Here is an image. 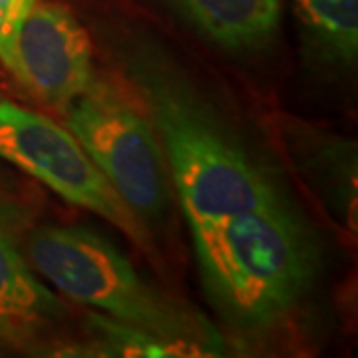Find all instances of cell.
Instances as JSON below:
<instances>
[{
  "label": "cell",
  "instance_id": "1",
  "mask_svg": "<svg viewBox=\"0 0 358 358\" xmlns=\"http://www.w3.org/2000/svg\"><path fill=\"white\" fill-rule=\"evenodd\" d=\"M128 62L189 229L285 197L271 169L173 66L152 50H138Z\"/></svg>",
  "mask_w": 358,
  "mask_h": 358
},
{
  "label": "cell",
  "instance_id": "2",
  "mask_svg": "<svg viewBox=\"0 0 358 358\" xmlns=\"http://www.w3.org/2000/svg\"><path fill=\"white\" fill-rule=\"evenodd\" d=\"M192 237L207 301L243 336L281 324L319 275V239L287 197L193 227Z\"/></svg>",
  "mask_w": 358,
  "mask_h": 358
},
{
  "label": "cell",
  "instance_id": "3",
  "mask_svg": "<svg viewBox=\"0 0 358 358\" xmlns=\"http://www.w3.org/2000/svg\"><path fill=\"white\" fill-rule=\"evenodd\" d=\"M26 261L66 299L187 346L195 357L227 355L225 336L199 308L148 282L102 233L74 225L32 231Z\"/></svg>",
  "mask_w": 358,
  "mask_h": 358
},
{
  "label": "cell",
  "instance_id": "4",
  "mask_svg": "<svg viewBox=\"0 0 358 358\" xmlns=\"http://www.w3.org/2000/svg\"><path fill=\"white\" fill-rule=\"evenodd\" d=\"M62 114L66 128L129 209L148 227L164 217L171 193L152 122L120 90L96 78Z\"/></svg>",
  "mask_w": 358,
  "mask_h": 358
},
{
  "label": "cell",
  "instance_id": "5",
  "mask_svg": "<svg viewBox=\"0 0 358 358\" xmlns=\"http://www.w3.org/2000/svg\"><path fill=\"white\" fill-rule=\"evenodd\" d=\"M0 159L42 181L68 203L100 215L143 251L154 253V237L68 128L48 115L0 100Z\"/></svg>",
  "mask_w": 358,
  "mask_h": 358
},
{
  "label": "cell",
  "instance_id": "6",
  "mask_svg": "<svg viewBox=\"0 0 358 358\" xmlns=\"http://www.w3.org/2000/svg\"><path fill=\"white\" fill-rule=\"evenodd\" d=\"M14 76L40 102L58 110L92 84V42L66 6L36 2L18 34Z\"/></svg>",
  "mask_w": 358,
  "mask_h": 358
},
{
  "label": "cell",
  "instance_id": "7",
  "mask_svg": "<svg viewBox=\"0 0 358 358\" xmlns=\"http://www.w3.org/2000/svg\"><path fill=\"white\" fill-rule=\"evenodd\" d=\"M68 308L40 281L0 227V348L26 355L60 350Z\"/></svg>",
  "mask_w": 358,
  "mask_h": 358
},
{
  "label": "cell",
  "instance_id": "8",
  "mask_svg": "<svg viewBox=\"0 0 358 358\" xmlns=\"http://www.w3.org/2000/svg\"><path fill=\"white\" fill-rule=\"evenodd\" d=\"M197 34L233 54L268 48L279 34L281 0H166Z\"/></svg>",
  "mask_w": 358,
  "mask_h": 358
},
{
  "label": "cell",
  "instance_id": "9",
  "mask_svg": "<svg viewBox=\"0 0 358 358\" xmlns=\"http://www.w3.org/2000/svg\"><path fill=\"white\" fill-rule=\"evenodd\" d=\"M303 50L313 64L348 72L358 56V0H293Z\"/></svg>",
  "mask_w": 358,
  "mask_h": 358
},
{
  "label": "cell",
  "instance_id": "10",
  "mask_svg": "<svg viewBox=\"0 0 358 358\" xmlns=\"http://www.w3.org/2000/svg\"><path fill=\"white\" fill-rule=\"evenodd\" d=\"M86 334L88 341L84 345L68 346L64 352L66 357H70V352L74 357H195V352L187 346L159 338L131 324L110 319L102 313H88Z\"/></svg>",
  "mask_w": 358,
  "mask_h": 358
},
{
  "label": "cell",
  "instance_id": "11",
  "mask_svg": "<svg viewBox=\"0 0 358 358\" xmlns=\"http://www.w3.org/2000/svg\"><path fill=\"white\" fill-rule=\"evenodd\" d=\"M38 0H0V62L16 74V42Z\"/></svg>",
  "mask_w": 358,
  "mask_h": 358
}]
</instances>
